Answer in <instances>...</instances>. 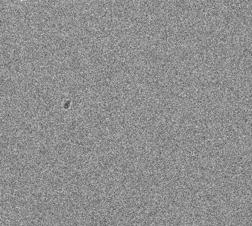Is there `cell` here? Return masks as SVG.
<instances>
[{
    "mask_svg": "<svg viewBox=\"0 0 252 226\" xmlns=\"http://www.w3.org/2000/svg\"><path fill=\"white\" fill-rule=\"evenodd\" d=\"M19 1H28V0H19Z\"/></svg>",
    "mask_w": 252,
    "mask_h": 226,
    "instance_id": "obj_1",
    "label": "cell"
}]
</instances>
